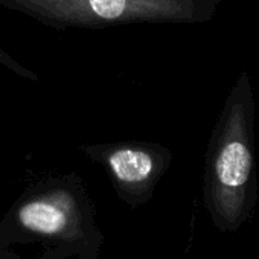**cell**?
I'll use <instances>...</instances> for the list:
<instances>
[{
  "instance_id": "1",
  "label": "cell",
  "mask_w": 259,
  "mask_h": 259,
  "mask_svg": "<svg viewBox=\"0 0 259 259\" xmlns=\"http://www.w3.org/2000/svg\"><path fill=\"white\" fill-rule=\"evenodd\" d=\"M256 99L247 72L238 75L217 119L206 153V197L217 217L236 223L254 197Z\"/></svg>"
},
{
  "instance_id": "2",
  "label": "cell",
  "mask_w": 259,
  "mask_h": 259,
  "mask_svg": "<svg viewBox=\"0 0 259 259\" xmlns=\"http://www.w3.org/2000/svg\"><path fill=\"white\" fill-rule=\"evenodd\" d=\"M221 0H0V5L55 29H104L133 23L209 22Z\"/></svg>"
},
{
  "instance_id": "4",
  "label": "cell",
  "mask_w": 259,
  "mask_h": 259,
  "mask_svg": "<svg viewBox=\"0 0 259 259\" xmlns=\"http://www.w3.org/2000/svg\"><path fill=\"white\" fill-rule=\"evenodd\" d=\"M79 151L107 172L119 197L132 206L145 203L172 162L169 148L154 142L82 145Z\"/></svg>"
},
{
  "instance_id": "5",
  "label": "cell",
  "mask_w": 259,
  "mask_h": 259,
  "mask_svg": "<svg viewBox=\"0 0 259 259\" xmlns=\"http://www.w3.org/2000/svg\"><path fill=\"white\" fill-rule=\"evenodd\" d=\"M0 64H2L4 67H7L8 70H11L14 75H19L28 81H38V75H35L32 70H29L28 67L22 66L20 63H17L8 52H5V49L0 46Z\"/></svg>"
},
{
  "instance_id": "3",
  "label": "cell",
  "mask_w": 259,
  "mask_h": 259,
  "mask_svg": "<svg viewBox=\"0 0 259 259\" xmlns=\"http://www.w3.org/2000/svg\"><path fill=\"white\" fill-rule=\"evenodd\" d=\"M89 210L81 179L69 174L32 186L14 204L8 220L26 238L76 241L84 238Z\"/></svg>"
}]
</instances>
